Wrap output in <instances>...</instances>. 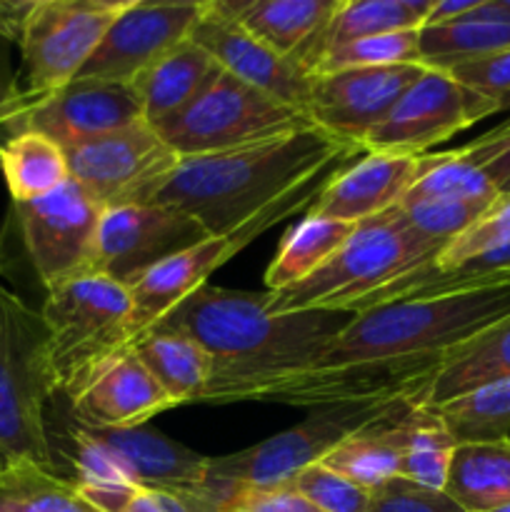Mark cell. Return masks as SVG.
Masks as SVG:
<instances>
[{
    "mask_svg": "<svg viewBox=\"0 0 510 512\" xmlns=\"http://www.w3.org/2000/svg\"><path fill=\"white\" fill-rule=\"evenodd\" d=\"M505 315L510 280L360 310L318 363L273 380L253 400L303 408L405 398L418 403L445 355Z\"/></svg>",
    "mask_w": 510,
    "mask_h": 512,
    "instance_id": "obj_1",
    "label": "cell"
},
{
    "mask_svg": "<svg viewBox=\"0 0 510 512\" xmlns=\"http://www.w3.org/2000/svg\"><path fill=\"white\" fill-rule=\"evenodd\" d=\"M350 318L343 310L270 315L268 290L245 293L208 283L153 330L188 335L208 350L213 380L203 403L225 405L253 400L273 380L308 370Z\"/></svg>",
    "mask_w": 510,
    "mask_h": 512,
    "instance_id": "obj_2",
    "label": "cell"
},
{
    "mask_svg": "<svg viewBox=\"0 0 510 512\" xmlns=\"http://www.w3.org/2000/svg\"><path fill=\"white\" fill-rule=\"evenodd\" d=\"M345 153L365 148L308 125L243 148L183 158L150 203L180 208L208 235H223Z\"/></svg>",
    "mask_w": 510,
    "mask_h": 512,
    "instance_id": "obj_3",
    "label": "cell"
},
{
    "mask_svg": "<svg viewBox=\"0 0 510 512\" xmlns=\"http://www.w3.org/2000/svg\"><path fill=\"white\" fill-rule=\"evenodd\" d=\"M40 315L58 395L65 400L133 348L130 290L108 275L80 273L63 280L45 293Z\"/></svg>",
    "mask_w": 510,
    "mask_h": 512,
    "instance_id": "obj_4",
    "label": "cell"
},
{
    "mask_svg": "<svg viewBox=\"0 0 510 512\" xmlns=\"http://www.w3.org/2000/svg\"><path fill=\"white\" fill-rule=\"evenodd\" d=\"M55 395L43 315L0 288V468L28 460L55 470L45 423V405Z\"/></svg>",
    "mask_w": 510,
    "mask_h": 512,
    "instance_id": "obj_5",
    "label": "cell"
},
{
    "mask_svg": "<svg viewBox=\"0 0 510 512\" xmlns=\"http://www.w3.org/2000/svg\"><path fill=\"white\" fill-rule=\"evenodd\" d=\"M440 250H443L440 245L410 230L395 205L388 213L360 223L348 243L303 283L268 293V313L288 315L303 310L350 313L360 300L423 263H430Z\"/></svg>",
    "mask_w": 510,
    "mask_h": 512,
    "instance_id": "obj_6",
    "label": "cell"
},
{
    "mask_svg": "<svg viewBox=\"0 0 510 512\" xmlns=\"http://www.w3.org/2000/svg\"><path fill=\"white\" fill-rule=\"evenodd\" d=\"M365 153H345L340 158L330 160L313 175L300 180L283 195L270 200L263 210L245 220L240 228L230 230L223 235H210V238L200 240V243L190 245V248L180 250V253L170 255L168 260L150 268L148 273L140 275L138 280L128 285L130 300H133V320H130V333H133V345L138 343L143 335H148L160 320L168 313H173L185 298L195 293L198 288L208 285V278L218 268H223L230 258L248 248L258 235L273 228L280 220L290 218L298 210L310 208L315 203L325 185L330 183L335 173L358 160Z\"/></svg>",
    "mask_w": 510,
    "mask_h": 512,
    "instance_id": "obj_7",
    "label": "cell"
},
{
    "mask_svg": "<svg viewBox=\"0 0 510 512\" xmlns=\"http://www.w3.org/2000/svg\"><path fill=\"white\" fill-rule=\"evenodd\" d=\"M398 403L400 400H385V403H345L313 408V413L303 423L263 443L223 455V458H210L203 485L195 493L218 495L238 485L270 488V485L293 483L300 470L323 463L350 435L388 415Z\"/></svg>",
    "mask_w": 510,
    "mask_h": 512,
    "instance_id": "obj_8",
    "label": "cell"
},
{
    "mask_svg": "<svg viewBox=\"0 0 510 512\" xmlns=\"http://www.w3.org/2000/svg\"><path fill=\"white\" fill-rule=\"evenodd\" d=\"M308 125L313 123L305 113L220 70L183 110L155 125V130L180 158H198Z\"/></svg>",
    "mask_w": 510,
    "mask_h": 512,
    "instance_id": "obj_9",
    "label": "cell"
},
{
    "mask_svg": "<svg viewBox=\"0 0 510 512\" xmlns=\"http://www.w3.org/2000/svg\"><path fill=\"white\" fill-rule=\"evenodd\" d=\"M140 120L143 108L130 85L75 78L43 93L20 88L0 108V143L18 133H40L70 150Z\"/></svg>",
    "mask_w": 510,
    "mask_h": 512,
    "instance_id": "obj_10",
    "label": "cell"
},
{
    "mask_svg": "<svg viewBox=\"0 0 510 512\" xmlns=\"http://www.w3.org/2000/svg\"><path fill=\"white\" fill-rule=\"evenodd\" d=\"M128 3L130 0H35L18 43L25 70L23 90L43 93L78 78Z\"/></svg>",
    "mask_w": 510,
    "mask_h": 512,
    "instance_id": "obj_11",
    "label": "cell"
},
{
    "mask_svg": "<svg viewBox=\"0 0 510 512\" xmlns=\"http://www.w3.org/2000/svg\"><path fill=\"white\" fill-rule=\"evenodd\" d=\"M70 180L103 210L150 203L180 165V155L145 120L65 150Z\"/></svg>",
    "mask_w": 510,
    "mask_h": 512,
    "instance_id": "obj_12",
    "label": "cell"
},
{
    "mask_svg": "<svg viewBox=\"0 0 510 512\" xmlns=\"http://www.w3.org/2000/svg\"><path fill=\"white\" fill-rule=\"evenodd\" d=\"M205 238H210L208 230L173 205H118L100 215L88 273L108 275L130 285L170 255Z\"/></svg>",
    "mask_w": 510,
    "mask_h": 512,
    "instance_id": "obj_13",
    "label": "cell"
},
{
    "mask_svg": "<svg viewBox=\"0 0 510 512\" xmlns=\"http://www.w3.org/2000/svg\"><path fill=\"white\" fill-rule=\"evenodd\" d=\"M488 115H495L493 105L448 70L425 68L365 140V153L425 155Z\"/></svg>",
    "mask_w": 510,
    "mask_h": 512,
    "instance_id": "obj_14",
    "label": "cell"
},
{
    "mask_svg": "<svg viewBox=\"0 0 510 512\" xmlns=\"http://www.w3.org/2000/svg\"><path fill=\"white\" fill-rule=\"evenodd\" d=\"M100 215L103 208L73 180L33 203L13 205L20 240L45 293L88 273Z\"/></svg>",
    "mask_w": 510,
    "mask_h": 512,
    "instance_id": "obj_15",
    "label": "cell"
},
{
    "mask_svg": "<svg viewBox=\"0 0 510 512\" xmlns=\"http://www.w3.org/2000/svg\"><path fill=\"white\" fill-rule=\"evenodd\" d=\"M208 3L210 0H130L78 78L130 85L155 60L193 35L195 25L208 13Z\"/></svg>",
    "mask_w": 510,
    "mask_h": 512,
    "instance_id": "obj_16",
    "label": "cell"
},
{
    "mask_svg": "<svg viewBox=\"0 0 510 512\" xmlns=\"http://www.w3.org/2000/svg\"><path fill=\"white\" fill-rule=\"evenodd\" d=\"M423 70L425 65L413 63L313 75L308 103L310 123L343 143L365 148L370 133L383 123L395 100L423 75Z\"/></svg>",
    "mask_w": 510,
    "mask_h": 512,
    "instance_id": "obj_17",
    "label": "cell"
},
{
    "mask_svg": "<svg viewBox=\"0 0 510 512\" xmlns=\"http://www.w3.org/2000/svg\"><path fill=\"white\" fill-rule=\"evenodd\" d=\"M190 38L203 45L225 73L308 115L313 78L295 60L270 50L268 45L253 38L243 25L220 13L213 0L208 3V13L200 18Z\"/></svg>",
    "mask_w": 510,
    "mask_h": 512,
    "instance_id": "obj_18",
    "label": "cell"
},
{
    "mask_svg": "<svg viewBox=\"0 0 510 512\" xmlns=\"http://www.w3.org/2000/svg\"><path fill=\"white\" fill-rule=\"evenodd\" d=\"M430 170V153H365L330 178L308 208L315 218L365 223L403 203L408 190Z\"/></svg>",
    "mask_w": 510,
    "mask_h": 512,
    "instance_id": "obj_19",
    "label": "cell"
},
{
    "mask_svg": "<svg viewBox=\"0 0 510 512\" xmlns=\"http://www.w3.org/2000/svg\"><path fill=\"white\" fill-rule=\"evenodd\" d=\"M80 425V423H78ZM140 488H160L173 493L200 490L208 470L205 455L175 443L160 430L140 428H88L80 425Z\"/></svg>",
    "mask_w": 510,
    "mask_h": 512,
    "instance_id": "obj_20",
    "label": "cell"
},
{
    "mask_svg": "<svg viewBox=\"0 0 510 512\" xmlns=\"http://www.w3.org/2000/svg\"><path fill=\"white\" fill-rule=\"evenodd\" d=\"M68 403L75 423L88 428H140L175 408L133 350L110 363Z\"/></svg>",
    "mask_w": 510,
    "mask_h": 512,
    "instance_id": "obj_21",
    "label": "cell"
},
{
    "mask_svg": "<svg viewBox=\"0 0 510 512\" xmlns=\"http://www.w3.org/2000/svg\"><path fill=\"white\" fill-rule=\"evenodd\" d=\"M213 5L270 50L303 68L310 45L330 23L340 0H213Z\"/></svg>",
    "mask_w": 510,
    "mask_h": 512,
    "instance_id": "obj_22",
    "label": "cell"
},
{
    "mask_svg": "<svg viewBox=\"0 0 510 512\" xmlns=\"http://www.w3.org/2000/svg\"><path fill=\"white\" fill-rule=\"evenodd\" d=\"M220 70L223 68L215 63L213 55L193 38L175 45L130 83L140 100L145 123L155 128L183 110Z\"/></svg>",
    "mask_w": 510,
    "mask_h": 512,
    "instance_id": "obj_23",
    "label": "cell"
},
{
    "mask_svg": "<svg viewBox=\"0 0 510 512\" xmlns=\"http://www.w3.org/2000/svg\"><path fill=\"white\" fill-rule=\"evenodd\" d=\"M505 378H510V315L450 350L418 405L435 408Z\"/></svg>",
    "mask_w": 510,
    "mask_h": 512,
    "instance_id": "obj_24",
    "label": "cell"
},
{
    "mask_svg": "<svg viewBox=\"0 0 510 512\" xmlns=\"http://www.w3.org/2000/svg\"><path fill=\"white\" fill-rule=\"evenodd\" d=\"M413 405L415 403L410 398L400 400L388 415H383L368 428L350 435L343 445H338L323 460V465L345 475L370 493L388 480L400 478L405 430H408V415Z\"/></svg>",
    "mask_w": 510,
    "mask_h": 512,
    "instance_id": "obj_25",
    "label": "cell"
},
{
    "mask_svg": "<svg viewBox=\"0 0 510 512\" xmlns=\"http://www.w3.org/2000/svg\"><path fill=\"white\" fill-rule=\"evenodd\" d=\"M435 3L438 0H340V8L305 55V73H313L315 63L328 50L353 40L420 30L428 23Z\"/></svg>",
    "mask_w": 510,
    "mask_h": 512,
    "instance_id": "obj_26",
    "label": "cell"
},
{
    "mask_svg": "<svg viewBox=\"0 0 510 512\" xmlns=\"http://www.w3.org/2000/svg\"><path fill=\"white\" fill-rule=\"evenodd\" d=\"M130 350L148 368L175 408L203 403L213 380V358L203 345L188 335L153 330Z\"/></svg>",
    "mask_w": 510,
    "mask_h": 512,
    "instance_id": "obj_27",
    "label": "cell"
},
{
    "mask_svg": "<svg viewBox=\"0 0 510 512\" xmlns=\"http://www.w3.org/2000/svg\"><path fill=\"white\" fill-rule=\"evenodd\" d=\"M358 225L360 223L315 218V215H305L303 220L290 225L288 233L280 240L278 253L265 270V290L278 293L290 285L303 283L348 243Z\"/></svg>",
    "mask_w": 510,
    "mask_h": 512,
    "instance_id": "obj_28",
    "label": "cell"
},
{
    "mask_svg": "<svg viewBox=\"0 0 510 512\" xmlns=\"http://www.w3.org/2000/svg\"><path fill=\"white\" fill-rule=\"evenodd\" d=\"M445 493L465 512L510 505V438L455 448Z\"/></svg>",
    "mask_w": 510,
    "mask_h": 512,
    "instance_id": "obj_29",
    "label": "cell"
},
{
    "mask_svg": "<svg viewBox=\"0 0 510 512\" xmlns=\"http://www.w3.org/2000/svg\"><path fill=\"white\" fill-rule=\"evenodd\" d=\"M0 173L13 205L33 203L70 180L65 150L40 133H18L3 140Z\"/></svg>",
    "mask_w": 510,
    "mask_h": 512,
    "instance_id": "obj_30",
    "label": "cell"
},
{
    "mask_svg": "<svg viewBox=\"0 0 510 512\" xmlns=\"http://www.w3.org/2000/svg\"><path fill=\"white\" fill-rule=\"evenodd\" d=\"M65 458L73 468V483L85 500L98 512H123L140 490L123 468L100 448L83 428L73 420L65 435Z\"/></svg>",
    "mask_w": 510,
    "mask_h": 512,
    "instance_id": "obj_31",
    "label": "cell"
},
{
    "mask_svg": "<svg viewBox=\"0 0 510 512\" xmlns=\"http://www.w3.org/2000/svg\"><path fill=\"white\" fill-rule=\"evenodd\" d=\"M510 48V23L455 20L420 28V65L450 70Z\"/></svg>",
    "mask_w": 510,
    "mask_h": 512,
    "instance_id": "obj_32",
    "label": "cell"
},
{
    "mask_svg": "<svg viewBox=\"0 0 510 512\" xmlns=\"http://www.w3.org/2000/svg\"><path fill=\"white\" fill-rule=\"evenodd\" d=\"M0 512H98L70 478L38 463L0 468Z\"/></svg>",
    "mask_w": 510,
    "mask_h": 512,
    "instance_id": "obj_33",
    "label": "cell"
},
{
    "mask_svg": "<svg viewBox=\"0 0 510 512\" xmlns=\"http://www.w3.org/2000/svg\"><path fill=\"white\" fill-rule=\"evenodd\" d=\"M433 410L458 445L508 440L510 378L470 390Z\"/></svg>",
    "mask_w": 510,
    "mask_h": 512,
    "instance_id": "obj_34",
    "label": "cell"
},
{
    "mask_svg": "<svg viewBox=\"0 0 510 512\" xmlns=\"http://www.w3.org/2000/svg\"><path fill=\"white\" fill-rule=\"evenodd\" d=\"M455 448L458 443L440 423L435 410L415 403L408 415L400 478L423 485V488L445 490Z\"/></svg>",
    "mask_w": 510,
    "mask_h": 512,
    "instance_id": "obj_35",
    "label": "cell"
},
{
    "mask_svg": "<svg viewBox=\"0 0 510 512\" xmlns=\"http://www.w3.org/2000/svg\"><path fill=\"white\" fill-rule=\"evenodd\" d=\"M420 63V30H403V33L373 35V38L353 40L340 48L328 50L315 63L313 75L343 73L358 68H390V65Z\"/></svg>",
    "mask_w": 510,
    "mask_h": 512,
    "instance_id": "obj_36",
    "label": "cell"
},
{
    "mask_svg": "<svg viewBox=\"0 0 510 512\" xmlns=\"http://www.w3.org/2000/svg\"><path fill=\"white\" fill-rule=\"evenodd\" d=\"M490 203L493 200L438 198L420 200V203H400L398 210L410 230L445 248L450 240L463 235L490 208Z\"/></svg>",
    "mask_w": 510,
    "mask_h": 512,
    "instance_id": "obj_37",
    "label": "cell"
},
{
    "mask_svg": "<svg viewBox=\"0 0 510 512\" xmlns=\"http://www.w3.org/2000/svg\"><path fill=\"white\" fill-rule=\"evenodd\" d=\"M290 485L320 512H368L370 495H373L323 463L300 470Z\"/></svg>",
    "mask_w": 510,
    "mask_h": 512,
    "instance_id": "obj_38",
    "label": "cell"
},
{
    "mask_svg": "<svg viewBox=\"0 0 510 512\" xmlns=\"http://www.w3.org/2000/svg\"><path fill=\"white\" fill-rule=\"evenodd\" d=\"M510 243V195H498L490 208L433 258L435 265H453L465 258Z\"/></svg>",
    "mask_w": 510,
    "mask_h": 512,
    "instance_id": "obj_39",
    "label": "cell"
},
{
    "mask_svg": "<svg viewBox=\"0 0 510 512\" xmlns=\"http://www.w3.org/2000/svg\"><path fill=\"white\" fill-rule=\"evenodd\" d=\"M198 495L215 512H320L293 485H270V488H250L238 485L218 495Z\"/></svg>",
    "mask_w": 510,
    "mask_h": 512,
    "instance_id": "obj_40",
    "label": "cell"
},
{
    "mask_svg": "<svg viewBox=\"0 0 510 512\" xmlns=\"http://www.w3.org/2000/svg\"><path fill=\"white\" fill-rule=\"evenodd\" d=\"M368 512H465L445 490L393 478L370 495Z\"/></svg>",
    "mask_w": 510,
    "mask_h": 512,
    "instance_id": "obj_41",
    "label": "cell"
},
{
    "mask_svg": "<svg viewBox=\"0 0 510 512\" xmlns=\"http://www.w3.org/2000/svg\"><path fill=\"white\" fill-rule=\"evenodd\" d=\"M448 73L460 85L488 100L495 113L510 110V48L503 50V53L490 55V58L450 68Z\"/></svg>",
    "mask_w": 510,
    "mask_h": 512,
    "instance_id": "obj_42",
    "label": "cell"
},
{
    "mask_svg": "<svg viewBox=\"0 0 510 512\" xmlns=\"http://www.w3.org/2000/svg\"><path fill=\"white\" fill-rule=\"evenodd\" d=\"M123 512H195L188 495L160 488H140Z\"/></svg>",
    "mask_w": 510,
    "mask_h": 512,
    "instance_id": "obj_43",
    "label": "cell"
},
{
    "mask_svg": "<svg viewBox=\"0 0 510 512\" xmlns=\"http://www.w3.org/2000/svg\"><path fill=\"white\" fill-rule=\"evenodd\" d=\"M33 5L35 0H0V38L8 43H20Z\"/></svg>",
    "mask_w": 510,
    "mask_h": 512,
    "instance_id": "obj_44",
    "label": "cell"
},
{
    "mask_svg": "<svg viewBox=\"0 0 510 512\" xmlns=\"http://www.w3.org/2000/svg\"><path fill=\"white\" fill-rule=\"evenodd\" d=\"M480 0H438L430 13L428 23L425 25H443V23H455V20L465 18L470 10L478 5Z\"/></svg>",
    "mask_w": 510,
    "mask_h": 512,
    "instance_id": "obj_45",
    "label": "cell"
},
{
    "mask_svg": "<svg viewBox=\"0 0 510 512\" xmlns=\"http://www.w3.org/2000/svg\"><path fill=\"white\" fill-rule=\"evenodd\" d=\"M20 93V85L15 80L13 65H10V43L0 38V108L8 100H13Z\"/></svg>",
    "mask_w": 510,
    "mask_h": 512,
    "instance_id": "obj_46",
    "label": "cell"
},
{
    "mask_svg": "<svg viewBox=\"0 0 510 512\" xmlns=\"http://www.w3.org/2000/svg\"><path fill=\"white\" fill-rule=\"evenodd\" d=\"M485 178L490 180V185L495 188L498 195H510V150L498 158L495 163H490L488 168L483 170Z\"/></svg>",
    "mask_w": 510,
    "mask_h": 512,
    "instance_id": "obj_47",
    "label": "cell"
},
{
    "mask_svg": "<svg viewBox=\"0 0 510 512\" xmlns=\"http://www.w3.org/2000/svg\"><path fill=\"white\" fill-rule=\"evenodd\" d=\"M183 495H188L190 505H193V510H195V512H215L213 508H210L208 503H205L203 498H198V495H193V493H183Z\"/></svg>",
    "mask_w": 510,
    "mask_h": 512,
    "instance_id": "obj_48",
    "label": "cell"
},
{
    "mask_svg": "<svg viewBox=\"0 0 510 512\" xmlns=\"http://www.w3.org/2000/svg\"><path fill=\"white\" fill-rule=\"evenodd\" d=\"M500 8H503L505 18H508V20H510V0H500Z\"/></svg>",
    "mask_w": 510,
    "mask_h": 512,
    "instance_id": "obj_49",
    "label": "cell"
},
{
    "mask_svg": "<svg viewBox=\"0 0 510 512\" xmlns=\"http://www.w3.org/2000/svg\"><path fill=\"white\" fill-rule=\"evenodd\" d=\"M488 512H510V505H503V508H495V510H488Z\"/></svg>",
    "mask_w": 510,
    "mask_h": 512,
    "instance_id": "obj_50",
    "label": "cell"
}]
</instances>
